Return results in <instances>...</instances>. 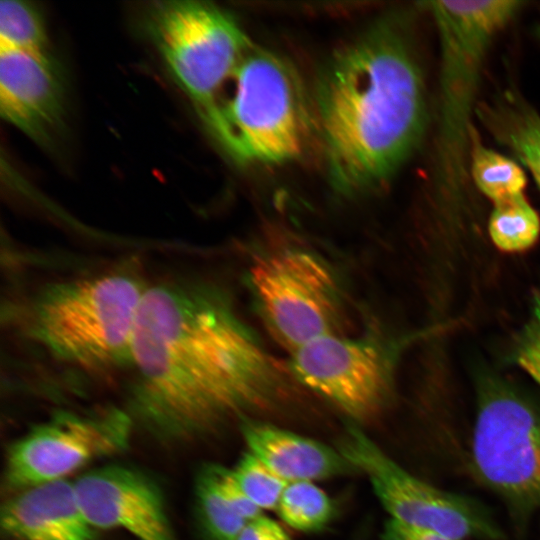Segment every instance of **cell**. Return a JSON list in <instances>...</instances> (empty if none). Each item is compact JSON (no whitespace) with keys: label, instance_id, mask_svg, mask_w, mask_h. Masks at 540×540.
<instances>
[{"label":"cell","instance_id":"obj_1","mask_svg":"<svg viewBox=\"0 0 540 540\" xmlns=\"http://www.w3.org/2000/svg\"><path fill=\"white\" fill-rule=\"evenodd\" d=\"M129 366L135 375L132 411L152 433L174 442L264 408L285 382L227 297L191 281L147 288Z\"/></svg>","mask_w":540,"mask_h":540},{"label":"cell","instance_id":"obj_2","mask_svg":"<svg viewBox=\"0 0 540 540\" xmlns=\"http://www.w3.org/2000/svg\"><path fill=\"white\" fill-rule=\"evenodd\" d=\"M317 99L334 184L352 192L390 177L416 147L426 119L421 71L400 25L379 24L341 50Z\"/></svg>","mask_w":540,"mask_h":540},{"label":"cell","instance_id":"obj_3","mask_svg":"<svg viewBox=\"0 0 540 540\" xmlns=\"http://www.w3.org/2000/svg\"><path fill=\"white\" fill-rule=\"evenodd\" d=\"M147 288L123 270L48 284L30 303L28 332L56 359L81 368L129 365Z\"/></svg>","mask_w":540,"mask_h":540},{"label":"cell","instance_id":"obj_4","mask_svg":"<svg viewBox=\"0 0 540 540\" xmlns=\"http://www.w3.org/2000/svg\"><path fill=\"white\" fill-rule=\"evenodd\" d=\"M300 80L279 56L250 48L202 118L233 159L281 163L301 155L311 121Z\"/></svg>","mask_w":540,"mask_h":540},{"label":"cell","instance_id":"obj_5","mask_svg":"<svg viewBox=\"0 0 540 540\" xmlns=\"http://www.w3.org/2000/svg\"><path fill=\"white\" fill-rule=\"evenodd\" d=\"M523 1H432L441 50L440 184L458 189L469 169L472 109L481 67L493 38L522 9Z\"/></svg>","mask_w":540,"mask_h":540},{"label":"cell","instance_id":"obj_6","mask_svg":"<svg viewBox=\"0 0 540 540\" xmlns=\"http://www.w3.org/2000/svg\"><path fill=\"white\" fill-rule=\"evenodd\" d=\"M143 29L201 118L215 106L250 49L234 18L208 2L154 3L146 10Z\"/></svg>","mask_w":540,"mask_h":540},{"label":"cell","instance_id":"obj_7","mask_svg":"<svg viewBox=\"0 0 540 540\" xmlns=\"http://www.w3.org/2000/svg\"><path fill=\"white\" fill-rule=\"evenodd\" d=\"M249 285L271 334L291 352L328 334H341L344 307L337 279L319 256L286 248L257 258Z\"/></svg>","mask_w":540,"mask_h":540},{"label":"cell","instance_id":"obj_8","mask_svg":"<svg viewBox=\"0 0 540 540\" xmlns=\"http://www.w3.org/2000/svg\"><path fill=\"white\" fill-rule=\"evenodd\" d=\"M472 461L482 481L521 508H540V411L510 386L481 390Z\"/></svg>","mask_w":540,"mask_h":540},{"label":"cell","instance_id":"obj_9","mask_svg":"<svg viewBox=\"0 0 540 540\" xmlns=\"http://www.w3.org/2000/svg\"><path fill=\"white\" fill-rule=\"evenodd\" d=\"M133 420L115 407L88 413L57 412L12 444L6 480L19 491L66 479L88 462L128 447Z\"/></svg>","mask_w":540,"mask_h":540},{"label":"cell","instance_id":"obj_10","mask_svg":"<svg viewBox=\"0 0 540 540\" xmlns=\"http://www.w3.org/2000/svg\"><path fill=\"white\" fill-rule=\"evenodd\" d=\"M338 449L367 477L391 519L455 540L496 537L495 527L475 505L406 471L360 428L350 426Z\"/></svg>","mask_w":540,"mask_h":540},{"label":"cell","instance_id":"obj_11","mask_svg":"<svg viewBox=\"0 0 540 540\" xmlns=\"http://www.w3.org/2000/svg\"><path fill=\"white\" fill-rule=\"evenodd\" d=\"M291 353L290 369L295 377L352 419H371L386 405L391 366L377 342L328 334Z\"/></svg>","mask_w":540,"mask_h":540},{"label":"cell","instance_id":"obj_12","mask_svg":"<svg viewBox=\"0 0 540 540\" xmlns=\"http://www.w3.org/2000/svg\"><path fill=\"white\" fill-rule=\"evenodd\" d=\"M74 485L95 530L121 529L137 540H174L160 491L142 473L104 466L82 474Z\"/></svg>","mask_w":540,"mask_h":540},{"label":"cell","instance_id":"obj_13","mask_svg":"<svg viewBox=\"0 0 540 540\" xmlns=\"http://www.w3.org/2000/svg\"><path fill=\"white\" fill-rule=\"evenodd\" d=\"M63 74L49 53L0 48V112L35 142L49 146L65 119Z\"/></svg>","mask_w":540,"mask_h":540},{"label":"cell","instance_id":"obj_14","mask_svg":"<svg viewBox=\"0 0 540 540\" xmlns=\"http://www.w3.org/2000/svg\"><path fill=\"white\" fill-rule=\"evenodd\" d=\"M1 527L18 540H94L96 531L67 478L20 490L3 505Z\"/></svg>","mask_w":540,"mask_h":540},{"label":"cell","instance_id":"obj_15","mask_svg":"<svg viewBox=\"0 0 540 540\" xmlns=\"http://www.w3.org/2000/svg\"><path fill=\"white\" fill-rule=\"evenodd\" d=\"M240 431L248 451L287 483L356 472L339 449L275 425L243 417Z\"/></svg>","mask_w":540,"mask_h":540},{"label":"cell","instance_id":"obj_16","mask_svg":"<svg viewBox=\"0 0 540 540\" xmlns=\"http://www.w3.org/2000/svg\"><path fill=\"white\" fill-rule=\"evenodd\" d=\"M493 136L508 147L540 187V115L518 96L508 94L480 110Z\"/></svg>","mask_w":540,"mask_h":540},{"label":"cell","instance_id":"obj_17","mask_svg":"<svg viewBox=\"0 0 540 540\" xmlns=\"http://www.w3.org/2000/svg\"><path fill=\"white\" fill-rule=\"evenodd\" d=\"M471 138L469 168L482 194L493 203L524 194L527 178L522 167L511 158L485 147Z\"/></svg>","mask_w":540,"mask_h":540},{"label":"cell","instance_id":"obj_18","mask_svg":"<svg viewBox=\"0 0 540 540\" xmlns=\"http://www.w3.org/2000/svg\"><path fill=\"white\" fill-rule=\"evenodd\" d=\"M488 231L493 244L506 253L533 247L540 236V216L524 194L494 203Z\"/></svg>","mask_w":540,"mask_h":540},{"label":"cell","instance_id":"obj_19","mask_svg":"<svg viewBox=\"0 0 540 540\" xmlns=\"http://www.w3.org/2000/svg\"><path fill=\"white\" fill-rule=\"evenodd\" d=\"M276 511L281 520L300 532H315L328 525L334 515L329 495L312 481L287 483Z\"/></svg>","mask_w":540,"mask_h":540},{"label":"cell","instance_id":"obj_20","mask_svg":"<svg viewBox=\"0 0 540 540\" xmlns=\"http://www.w3.org/2000/svg\"><path fill=\"white\" fill-rule=\"evenodd\" d=\"M47 40L45 22L38 7L27 1H1L0 48L49 53Z\"/></svg>","mask_w":540,"mask_h":540},{"label":"cell","instance_id":"obj_21","mask_svg":"<svg viewBox=\"0 0 540 540\" xmlns=\"http://www.w3.org/2000/svg\"><path fill=\"white\" fill-rule=\"evenodd\" d=\"M196 496L203 523L214 540H235L247 521L222 494L213 465L204 467L197 479Z\"/></svg>","mask_w":540,"mask_h":540},{"label":"cell","instance_id":"obj_22","mask_svg":"<svg viewBox=\"0 0 540 540\" xmlns=\"http://www.w3.org/2000/svg\"><path fill=\"white\" fill-rule=\"evenodd\" d=\"M231 471L241 489L261 511L277 509L287 482L260 459L247 451Z\"/></svg>","mask_w":540,"mask_h":540},{"label":"cell","instance_id":"obj_23","mask_svg":"<svg viewBox=\"0 0 540 540\" xmlns=\"http://www.w3.org/2000/svg\"><path fill=\"white\" fill-rule=\"evenodd\" d=\"M513 359L540 386V292L533 296L528 320L514 346Z\"/></svg>","mask_w":540,"mask_h":540},{"label":"cell","instance_id":"obj_24","mask_svg":"<svg viewBox=\"0 0 540 540\" xmlns=\"http://www.w3.org/2000/svg\"><path fill=\"white\" fill-rule=\"evenodd\" d=\"M213 468L222 494L244 520L249 522L262 515L263 511L247 497L235 480L231 469L219 465H213Z\"/></svg>","mask_w":540,"mask_h":540},{"label":"cell","instance_id":"obj_25","mask_svg":"<svg viewBox=\"0 0 540 540\" xmlns=\"http://www.w3.org/2000/svg\"><path fill=\"white\" fill-rule=\"evenodd\" d=\"M235 540H292L286 530L275 520L260 515L247 522Z\"/></svg>","mask_w":540,"mask_h":540},{"label":"cell","instance_id":"obj_26","mask_svg":"<svg viewBox=\"0 0 540 540\" xmlns=\"http://www.w3.org/2000/svg\"><path fill=\"white\" fill-rule=\"evenodd\" d=\"M381 540H455L447 535L400 523L391 518L386 521Z\"/></svg>","mask_w":540,"mask_h":540}]
</instances>
